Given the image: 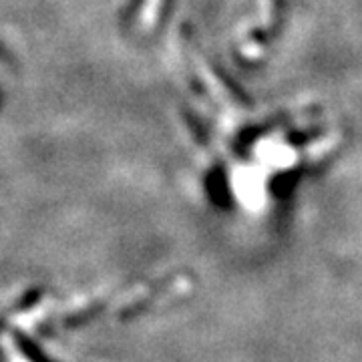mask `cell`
I'll use <instances>...</instances> for the list:
<instances>
[{
    "instance_id": "6da1fadb",
    "label": "cell",
    "mask_w": 362,
    "mask_h": 362,
    "mask_svg": "<svg viewBox=\"0 0 362 362\" xmlns=\"http://www.w3.org/2000/svg\"><path fill=\"white\" fill-rule=\"evenodd\" d=\"M0 346L4 350V354L8 356V362H28V358H25V356L18 352L14 340L8 337V334H2V337H0Z\"/></svg>"
},
{
    "instance_id": "7a4b0ae2",
    "label": "cell",
    "mask_w": 362,
    "mask_h": 362,
    "mask_svg": "<svg viewBox=\"0 0 362 362\" xmlns=\"http://www.w3.org/2000/svg\"><path fill=\"white\" fill-rule=\"evenodd\" d=\"M159 2H161V0H145V6H143V14H141V23L145 28H149V26L156 23Z\"/></svg>"
}]
</instances>
